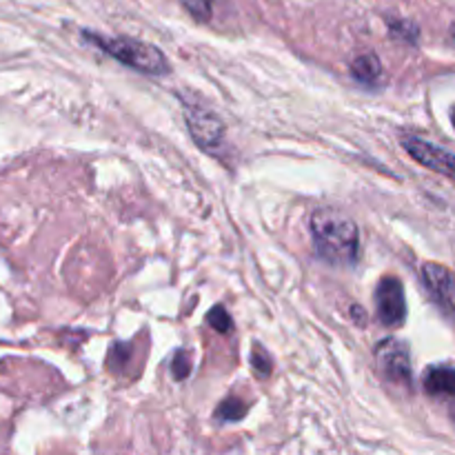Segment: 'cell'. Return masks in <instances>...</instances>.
Masks as SVG:
<instances>
[{
	"label": "cell",
	"instance_id": "1",
	"mask_svg": "<svg viewBox=\"0 0 455 455\" xmlns=\"http://www.w3.org/2000/svg\"><path fill=\"white\" fill-rule=\"evenodd\" d=\"M311 238L315 253L338 267L355 265L360 251L358 227L345 213L323 207L311 216Z\"/></svg>",
	"mask_w": 455,
	"mask_h": 455
},
{
	"label": "cell",
	"instance_id": "2",
	"mask_svg": "<svg viewBox=\"0 0 455 455\" xmlns=\"http://www.w3.org/2000/svg\"><path fill=\"white\" fill-rule=\"evenodd\" d=\"M89 40L98 44L105 53H109L111 58H116L123 65L132 67V69L142 71L147 76H164L169 74V60L158 47L149 43H142L136 38H100V36L84 34Z\"/></svg>",
	"mask_w": 455,
	"mask_h": 455
},
{
	"label": "cell",
	"instance_id": "3",
	"mask_svg": "<svg viewBox=\"0 0 455 455\" xmlns=\"http://www.w3.org/2000/svg\"><path fill=\"white\" fill-rule=\"evenodd\" d=\"M185 120L196 145L207 151V154L218 156L220 147L225 145V124H222V120L212 109L198 105V102H187Z\"/></svg>",
	"mask_w": 455,
	"mask_h": 455
},
{
	"label": "cell",
	"instance_id": "4",
	"mask_svg": "<svg viewBox=\"0 0 455 455\" xmlns=\"http://www.w3.org/2000/svg\"><path fill=\"white\" fill-rule=\"evenodd\" d=\"M376 314L385 327L395 329L407 318L404 289L395 275H385L376 287Z\"/></svg>",
	"mask_w": 455,
	"mask_h": 455
},
{
	"label": "cell",
	"instance_id": "5",
	"mask_svg": "<svg viewBox=\"0 0 455 455\" xmlns=\"http://www.w3.org/2000/svg\"><path fill=\"white\" fill-rule=\"evenodd\" d=\"M403 147L416 163L422 164V167L431 169V172L435 173H443V176L455 180V154H451V151L443 149V147L434 145V142L429 140H422V138L416 136H404Z\"/></svg>",
	"mask_w": 455,
	"mask_h": 455
},
{
	"label": "cell",
	"instance_id": "6",
	"mask_svg": "<svg viewBox=\"0 0 455 455\" xmlns=\"http://www.w3.org/2000/svg\"><path fill=\"white\" fill-rule=\"evenodd\" d=\"M376 363L387 380L395 385H409L411 382V360L409 349L398 340H382L376 349Z\"/></svg>",
	"mask_w": 455,
	"mask_h": 455
},
{
	"label": "cell",
	"instance_id": "7",
	"mask_svg": "<svg viewBox=\"0 0 455 455\" xmlns=\"http://www.w3.org/2000/svg\"><path fill=\"white\" fill-rule=\"evenodd\" d=\"M422 280H425L427 289L438 302L440 309L455 320V274L449 271L447 267L435 265V262H425L422 265Z\"/></svg>",
	"mask_w": 455,
	"mask_h": 455
},
{
	"label": "cell",
	"instance_id": "8",
	"mask_svg": "<svg viewBox=\"0 0 455 455\" xmlns=\"http://www.w3.org/2000/svg\"><path fill=\"white\" fill-rule=\"evenodd\" d=\"M425 391L435 398H455V369L435 364L425 373Z\"/></svg>",
	"mask_w": 455,
	"mask_h": 455
},
{
	"label": "cell",
	"instance_id": "9",
	"mask_svg": "<svg viewBox=\"0 0 455 455\" xmlns=\"http://www.w3.org/2000/svg\"><path fill=\"white\" fill-rule=\"evenodd\" d=\"M351 76H354L358 83L373 84L382 76L380 58H378L376 53H364V56H358L354 62H351Z\"/></svg>",
	"mask_w": 455,
	"mask_h": 455
},
{
	"label": "cell",
	"instance_id": "10",
	"mask_svg": "<svg viewBox=\"0 0 455 455\" xmlns=\"http://www.w3.org/2000/svg\"><path fill=\"white\" fill-rule=\"evenodd\" d=\"M249 407L240 398H225L216 409V420L220 422H238L247 416Z\"/></svg>",
	"mask_w": 455,
	"mask_h": 455
},
{
	"label": "cell",
	"instance_id": "11",
	"mask_svg": "<svg viewBox=\"0 0 455 455\" xmlns=\"http://www.w3.org/2000/svg\"><path fill=\"white\" fill-rule=\"evenodd\" d=\"M207 323L216 329L218 333H229L234 329V320L227 314V309L222 305H216L207 315Z\"/></svg>",
	"mask_w": 455,
	"mask_h": 455
},
{
	"label": "cell",
	"instance_id": "12",
	"mask_svg": "<svg viewBox=\"0 0 455 455\" xmlns=\"http://www.w3.org/2000/svg\"><path fill=\"white\" fill-rule=\"evenodd\" d=\"M251 367L258 378H269L271 371H274V360H271V355L262 347L256 345L251 354Z\"/></svg>",
	"mask_w": 455,
	"mask_h": 455
},
{
	"label": "cell",
	"instance_id": "13",
	"mask_svg": "<svg viewBox=\"0 0 455 455\" xmlns=\"http://www.w3.org/2000/svg\"><path fill=\"white\" fill-rule=\"evenodd\" d=\"M182 4L187 7V12L200 22H207L212 18L213 12V0H182Z\"/></svg>",
	"mask_w": 455,
	"mask_h": 455
},
{
	"label": "cell",
	"instance_id": "14",
	"mask_svg": "<svg viewBox=\"0 0 455 455\" xmlns=\"http://www.w3.org/2000/svg\"><path fill=\"white\" fill-rule=\"evenodd\" d=\"M191 373V358L187 351H176L172 360V376L176 380H187V376Z\"/></svg>",
	"mask_w": 455,
	"mask_h": 455
},
{
	"label": "cell",
	"instance_id": "15",
	"mask_svg": "<svg viewBox=\"0 0 455 455\" xmlns=\"http://www.w3.org/2000/svg\"><path fill=\"white\" fill-rule=\"evenodd\" d=\"M389 29L395 38L409 40V43H416L418 38V27L409 20H391Z\"/></svg>",
	"mask_w": 455,
	"mask_h": 455
},
{
	"label": "cell",
	"instance_id": "16",
	"mask_svg": "<svg viewBox=\"0 0 455 455\" xmlns=\"http://www.w3.org/2000/svg\"><path fill=\"white\" fill-rule=\"evenodd\" d=\"M451 123H453V127H455V107L451 109Z\"/></svg>",
	"mask_w": 455,
	"mask_h": 455
},
{
	"label": "cell",
	"instance_id": "17",
	"mask_svg": "<svg viewBox=\"0 0 455 455\" xmlns=\"http://www.w3.org/2000/svg\"><path fill=\"white\" fill-rule=\"evenodd\" d=\"M453 420H455V413H453Z\"/></svg>",
	"mask_w": 455,
	"mask_h": 455
}]
</instances>
